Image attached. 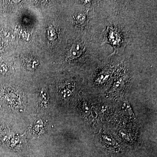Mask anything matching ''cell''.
I'll list each match as a JSON object with an SVG mask.
<instances>
[{
  "label": "cell",
  "mask_w": 157,
  "mask_h": 157,
  "mask_svg": "<svg viewBox=\"0 0 157 157\" xmlns=\"http://www.w3.org/2000/svg\"><path fill=\"white\" fill-rule=\"evenodd\" d=\"M82 45L79 42H76L73 44L72 48L70 49V56L72 58H75L79 56L82 51Z\"/></svg>",
  "instance_id": "1"
},
{
  "label": "cell",
  "mask_w": 157,
  "mask_h": 157,
  "mask_svg": "<svg viewBox=\"0 0 157 157\" xmlns=\"http://www.w3.org/2000/svg\"><path fill=\"white\" fill-rule=\"evenodd\" d=\"M44 129V124L41 120H38L34 122L32 126V131L36 135H39L42 133Z\"/></svg>",
  "instance_id": "2"
},
{
  "label": "cell",
  "mask_w": 157,
  "mask_h": 157,
  "mask_svg": "<svg viewBox=\"0 0 157 157\" xmlns=\"http://www.w3.org/2000/svg\"><path fill=\"white\" fill-rule=\"evenodd\" d=\"M47 33H48V36L49 39L54 40L56 38V35L55 31L52 26H50L48 28Z\"/></svg>",
  "instance_id": "3"
},
{
  "label": "cell",
  "mask_w": 157,
  "mask_h": 157,
  "mask_svg": "<svg viewBox=\"0 0 157 157\" xmlns=\"http://www.w3.org/2000/svg\"><path fill=\"white\" fill-rule=\"evenodd\" d=\"M104 141H105V142H106V144H113L112 139H111L110 137H108V136H104Z\"/></svg>",
  "instance_id": "4"
}]
</instances>
